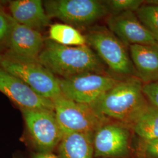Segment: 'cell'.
<instances>
[{"label":"cell","mask_w":158,"mask_h":158,"mask_svg":"<svg viewBox=\"0 0 158 158\" xmlns=\"http://www.w3.org/2000/svg\"><path fill=\"white\" fill-rule=\"evenodd\" d=\"M143 85L138 77L119 80L91 106L106 118L132 127L150 104L143 92Z\"/></svg>","instance_id":"obj_1"},{"label":"cell","mask_w":158,"mask_h":158,"mask_svg":"<svg viewBox=\"0 0 158 158\" xmlns=\"http://www.w3.org/2000/svg\"><path fill=\"white\" fill-rule=\"evenodd\" d=\"M38 60L44 66L60 78L81 74L102 73V60L87 45L69 46L51 40L45 41Z\"/></svg>","instance_id":"obj_2"},{"label":"cell","mask_w":158,"mask_h":158,"mask_svg":"<svg viewBox=\"0 0 158 158\" xmlns=\"http://www.w3.org/2000/svg\"><path fill=\"white\" fill-rule=\"evenodd\" d=\"M0 68L17 77L41 96L53 100L62 95L59 78L39 60L8 51L0 55Z\"/></svg>","instance_id":"obj_3"},{"label":"cell","mask_w":158,"mask_h":158,"mask_svg":"<svg viewBox=\"0 0 158 158\" xmlns=\"http://www.w3.org/2000/svg\"><path fill=\"white\" fill-rule=\"evenodd\" d=\"M54 111L63 135L73 132H93L107 123L108 118L90 105L74 102L61 95L53 99Z\"/></svg>","instance_id":"obj_4"},{"label":"cell","mask_w":158,"mask_h":158,"mask_svg":"<svg viewBox=\"0 0 158 158\" xmlns=\"http://www.w3.org/2000/svg\"><path fill=\"white\" fill-rule=\"evenodd\" d=\"M87 44L115 73L128 76L135 73L125 45L105 27H95L85 35Z\"/></svg>","instance_id":"obj_5"},{"label":"cell","mask_w":158,"mask_h":158,"mask_svg":"<svg viewBox=\"0 0 158 158\" xmlns=\"http://www.w3.org/2000/svg\"><path fill=\"white\" fill-rule=\"evenodd\" d=\"M44 6L50 18L73 27L90 25L108 12L104 2L97 0H50L44 1Z\"/></svg>","instance_id":"obj_6"},{"label":"cell","mask_w":158,"mask_h":158,"mask_svg":"<svg viewBox=\"0 0 158 158\" xmlns=\"http://www.w3.org/2000/svg\"><path fill=\"white\" fill-rule=\"evenodd\" d=\"M62 94L74 102L92 106L119 80L102 73L90 72L59 78Z\"/></svg>","instance_id":"obj_7"},{"label":"cell","mask_w":158,"mask_h":158,"mask_svg":"<svg viewBox=\"0 0 158 158\" xmlns=\"http://www.w3.org/2000/svg\"><path fill=\"white\" fill-rule=\"evenodd\" d=\"M29 133L42 152H51L62 139L63 133L54 111L21 110Z\"/></svg>","instance_id":"obj_8"},{"label":"cell","mask_w":158,"mask_h":158,"mask_svg":"<svg viewBox=\"0 0 158 158\" xmlns=\"http://www.w3.org/2000/svg\"><path fill=\"white\" fill-rule=\"evenodd\" d=\"M0 91L21 110L54 111L52 100L38 94L22 80L1 68Z\"/></svg>","instance_id":"obj_9"},{"label":"cell","mask_w":158,"mask_h":158,"mask_svg":"<svg viewBox=\"0 0 158 158\" xmlns=\"http://www.w3.org/2000/svg\"><path fill=\"white\" fill-rule=\"evenodd\" d=\"M130 131L125 125H103L94 133V155L97 157L128 155L130 152Z\"/></svg>","instance_id":"obj_10"},{"label":"cell","mask_w":158,"mask_h":158,"mask_svg":"<svg viewBox=\"0 0 158 158\" xmlns=\"http://www.w3.org/2000/svg\"><path fill=\"white\" fill-rule=\"evenodd\" d=\"M109 30L125 45L155 46L156 40L134 12L112 15L107 21Z\"/></svg>","instance_id":"obj_11"},{"label":"cell","mask_w":158,"mask_h":158,"mask_svg":"<svg viewBox=\"0 0 158 158\" xmlns=\"http://www.w3.org/2000/svg\"><path fill=\"white\" fill-rule=\"evenodd\" d=\"M6 42L9 51L19 56L36 60H38L45 45L40 32L17 23L13 18Z\"/></svg>","instance_id":"obj_12"},{"label":"cell","mask_w":158,"mask_h":158,"mask_svg":"<svg viewBox=\"0 0 158 158\" xmlns=\"http://www.w3.org/2000/svg\"><path fill=\"white\" fill-rule=\"evenodd\" d=\"M11 17L17 23L37 31L50 24L51 18L40 0H14L10 1Z\"/></svg>","instance_id":"obj_13"},{"label":"cell","mask_w":158,"mask_h":158,"mask_svg":"<svg viewBox=\"0 0 158 158\" xmlns=\"http://www.w3.org/2000/svg\"><path fill=\"white\" fill-rule=\"evenodd\" d=\"M130 55L138 78L144 84L158 80V50L155 46L134 45Z\"/></svg>","instance_id":"obj_14"},{"label":"cell","mask_w":158,"mask_h":158,"mask_svg":"<svg viewBox=\"0 0 158 158\" xmlns=\"http://www.w3.org/2000/svg\"><path fill=\"white\" fill-rule=\"evenodd\" d=\"M93 132H73L64 135L59 145L60 158H93Z\"/></svg>","instance_id":"obj_15"},{"label":"cell","mask_w":158,"mask_h":158,"mask_svg":"<svg viewBox=\"0 0 158 158\" xmlns=\"http://www.w3.org/2000/svg\"><path fill=\"white\" fill-rule=\"evenodd\" d=\"M49 36V40L62 45L79 46L87 45L85 35L66 23H56L51 25Z\"/></svg>","instance_id":"obj_16"},{"label":"cell","mask_w":158,"mask_h":158,"mask_svg":"<svg viewBox=\"0 0 158 158\" xmlns=\"http://www.w3.org/2000/svg\"><path fill=\"white\" fill-rule=\"evenodd\" d=\"M132 128L142 139L158 138V107L149 104Z\"/></svg>","instance_id":"obj_17"},{"label":"cell","mask_w":158,"mask_h":158,"mask_svg":"<svg viewBox=\"0 0 158 158\" xmlns=\"http://www.w3.org/2000/svg\"><path fill=\"white\" fill-rule=\"evenodd\" d=\"M136 15L143 25L158 41V6L144 4L136 11Z\"/></svg>","instance_id":"obj_18"},{"label":"cell","mask_w":158,"mask_h":158,"mask_svg":"<svg viewBox=\"0 0 158 158\" xmlns=\"http://www.w3.org/2000/svg\"><path fill=\"white\" fill-rule=\"evenodd\" d=\"M108 11L113 15L125 12L136 11L142 6L144 1L141 0H110L103 1Z\"/></svg>","instance_id":"obj_19"},{"label":"cell","mask_w":158,"mask_h":158,"mask_svg":"<svg viewBox=\"0 0 158 158\" xmlns=\"http://www.w3.org/2000/svg\"><path fill=\"white\" fill-rule=\"evenodd\" d=\"M11 16L0 11V44L6 42L12 27Z\"/></svg>","instance_id":"obj_20"},{"label":"cell","mask_w":158,"mask_h":158,"mask_svg":"<svg viewBox=\"0 0 158 158\" xmlns=\"http://www.w3.org/2000/svg\"><path fill=\"white\" fill-rule=\"evenodd\" d=\"M143 92L149 104L158 107V80L143 84Z\"/></svg>","instance_id":"obj_21"},{"label":"cell","mask_w":158,"mask_h":158,"mask_svg":"<svg viewBox=\"0 0 158 158\" xmlns=\"http://www.w3.org/2000/svg\"><path fill=\"white\" fill-rule=\"evenodd\" d=\"M145 155L153 158H158V138L142 139L140 148Z\"/></svg>","instance_id":"obj_22"},{"label":"cell","mask_w":158,"mask_h":158,"mask_svg":"<svg viewBox=\"0 0 158 158\" xmlns=\"http://www.w3.org/2000/svg\"><path fill=\"white\" fill-rule=\"evenodd\" d=\"M34 158H60L56 155H54L53 153L51 152H42L36 153L34 155Z\"/></svg>","instance_id":"obj_23"},{"label":"cell","mask_w":158,"mask_h":158,"mask_svg":"<svg viewBox=\"0 0 158 158\" xmlns=\"http://www.w3.org/2000/svg\"><path fill=\"white\" fill-rule=\"evenodd\" d=\"M146 3L148 4H152V5H158V0H153V1H147Z\"/></svg>","instance_id":"obj_24"},{"label":"cell","mask_w":158,"mask_h":158,"mask_svg":"<svg viewBox=\"0 0 158 158\" xmlns=\"http://www.w3.org/2000/svg\"><path fill=\"white\" fill-rule=\"evenodd\" d=\"M155 46L156 48V49L158 50V41L156 42V45H155Z\"/></svg>","instance_id":"obj_25"},{"label":"cell","mask_w":158,"mask_h":158,"mask_svg":"<svg viewBox=\"0 0 158 158\" xmlns=\"http://www.w3.org/2000/svg\"></svg>","instance_id":"obj_26"}]
</instances>
